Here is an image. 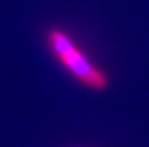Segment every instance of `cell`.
<instances>
[{
    "label": "cell",
    "instance_id": "6da1fadb",
    "mask_svg": "<svg viewBox=\"0 0 149 147\" xmlns=\"http://www.w3.org/2000/svg\"><path fill=\"white\" fill-rule=\"evenodd\" d=\"M45 41L55 60L80 85L100 93L110 87V78L107 73L95 67L88 59L67 31L51 27L45 34Z\"/></svg>",
    "mask_w": 149,
    "mask_h": 147
}]
</instances>
